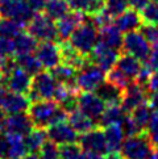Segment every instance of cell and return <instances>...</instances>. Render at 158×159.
I'll return each instance as SVG.
<instances>
[{
    "instance_id": "cell-26",
    "label": "cell",
    "mask_w": 158,
    "mask_h": 159,
    "mask_svg": "<svg viewBox=\"0 0 158 159\" xmlns=\"http://www.w3.org/2000/svg\"><path fill=\"white\" fill-rule=\"evenodd\" d=\"M115 66L123 74H125L129 79H132V80H136L141 67H142L140 59L134 58V57L129 55V54H125V53L118 57V59H117Z\"/></svg>"
},
{
    "instance_id": "cell-12",
    "label": "cell",
    "mask_w": 158,
    "mask_h": 159,
    "mask_svg": "<svg viewBox=\"0 0 158 159\" xmlns=\"http://www.w3.org/2000/svg\"><path fill=\"white\" fill-rule=\"evenodd\" d=\"M148 93L149 91L145 86H141L137 82H133L128 88L123 91V99L120 103L123 111L127 115H129L134 108L148 101Z\"/></svg>"
},
{
    "instance_id": "cell-1",
    "label": "cell",
    "mask_w": 158,
    "mask_h": 159,
    "mask_svg": "<svg viewBox=\"0 0 158 159\" xmlns=\"http://www.w3.org/2000/svg\"><path fill=\"white\" fill-rule=\"evenodd\" d=\"M32 124L35 128L46 129L52 124L67 121V112L53 100L33 101L28 109Z\"/></svg>"
},
{
    "instance_id": "cell-48",
    "label": "cell",
    "mask_w": 158,
    "mask_h": 159,
    "mask_svg": "<svg viewBox=\"0 0 158 159\" xmlns=\"http://www.w3.org/2000/svg\"><path fill=\"white\" fill-rule=\"evenodd\" d=\"M148 91L149 92H158V70L153 71L150 76V80L148 83Z\"/></svg>"
},
{
    "instance_id": "cell-47",
    "label": "cell",
    "mask_w": 158,
    "mask_h": 159,
    "mask_svg": "<svg viewBox=\"0 0 158 159\" xmlns=\"http://www.w3.org/2000/svg\"><path fill=\"white\" fill-rule=\"evenodd\" d=\"M25 2L36 13H38V12H41V11H44L45 4H46L48 0H25Z\"/></svg>"
},
{
    "instance_id": "cell-40",
    "label": "cell",
    "mask_w": 158,
    "mask_h": 159,
    "mask_svg": "<svg viewBox=\"0 0 158 159\" xmlns=\"http://www.w3.org/2000/svg\"><path fill=\"white\" fill-rule=\"evenodd\" d=\"M129 3L128 0H105V9L112 17H116L128 9Z\"/></svg>"
},
{
    "instance_id": "cell-7",
    "label": "cell",
    "mask_w": 158,
    "mask_h": 159,
    "mask_svg": "<svg viewBox=\"0 0 158 159\" xmlns=\"http://www.w3.org/2000/svg\"><path fill=\"white\" fill-rule=\"evenodd\" d=\"M121 52L145 62L151 52V45L148 42V39L142 36V33L140 30H133L125 33V36L123 38Z\"/></svg>"
},
{
    "instance_id": "cell-10",
    "label": "cell",
    "mask_w": 158,
    "mask_h": 159,
    "mask_svg": "<svg viewBox=\"0 0 158 159\" xmlns=\"http://www.w3.org/2000/svg\"><path fill=\"white\" fill-rule=\"evenodd\" d=\"M32 76L24 71L16 65L9 72H7L4 75L3 82L5 83V88L9 92H16V93H24L28 95L32 87Z\"/></svg>"
},
{
    "instance_id": "cell-41",
    "label": "cell",
    "mask_w": 158,
    "mask_h": 159,
    "mask_svg": "<svg viewBox=\"0 0 158 159\" xmlns=\"http://www.w3.org/2000/svg\"><path fill=\"white\" fill-rule=\"evenodd\" d=\"M140 32L142 36L148 39V42L151 45V48L158 46V25H146L142 24L140 28Z\"/></svg>"
},
{
    "instance_id": "cell-31",
    "label": "cell",
    "mask_w": 158,
    "mask_h": 159,
    "mask_svg": "<svg viewBox=\"0 0 158 159\" xmlns=\"http://www.w3.org/2000/svg\"><path fill=\"white\" fill-rule=\"evenodd\" d=\"M15 62L19 67H21L24 71H26L30 76L37 75L38 72L42 71V66L40 63V61L37 59L36 55H33L32 53L29 54H21V55H15Z\"/></svg>"
},
{
    "instance_id": "cell-52",
    "label": "cell",
    "mask_w": 158,
    "mask_h": 159,
    "mask_svg": "<svg viewBox=\"0 0 158 159\" xmlns=\"http://www.w3.org/2000/svg\"><path fill=\"white\" fill-rule=\"evenodd\" d=\"M22 159H41V158H40V155L37 154V152H28Z\"/></svg>"
},
{
    "instance_id": "cell-55",
    "label": "cell",
    "mask_w": 158,
    "mask_h": 159,
    "mask_svg": "<svg viewBox=\"0 0 158 159\" xmlns=\"http://www.w3.org/2000/svg\"><path fill=\"white\" fill-rule=\"evenodd\" d=\"M151 2H154V3H158V0H151Z\"/></svg>"
},
{
    "instance_id": "cell-11",
    "label": "cell",
    "mask_w": 158,
    "mask_h": 159,
    "mask_svg": "<svg viewBox=\"0 0 158 159\" xmlns=\"http://www.w3.org/2000/svg\"><path fill=\"white\" fill-rule=\"evenodd\" d=\"M35 53L42 69L52 70L54 67H57L59 63H62L59 42H40Z\"/></svg>"
},
{
    "instance_id": "cell-23",
    "label": "cell",
    "mask_w": 158,
    "mask_h": 159,
    "mask_svg": "<svg viewBox=\"0 0 158 159\" xmlns=\"http://www.w3.org/2000/svg\"><path fill=\"white\" fill-rule=\"evenodd\" d=\"M67 122L71 125V128L74 129L78 134L87 133L91 129L96 128V122L91 120L88 116H86L83 112H81L78 108L67 113Z\"/></svg>"
},
{
    "instance_id": "cell-22",
    "label": "cell",
    "mask_w": 158,
    "mask_h": 159,
    "mask_svg": "<svg viewBox=\"0 0 158 159\" xmlns=\"http://www.w3.org/2000/svg\"><path fill=\"white\" fill-rule=\"evenodd\" d=\"M70 9L82 15L94 16L105 8V0H66Z\"/></svg>"
},
{
    "instance_id": "cell-54",
    "label": "cell",
    "mask_w": 158,
    "mask_h": 159,
    "mask_svg": "<svg viewBox=\"0 0 158 159\" xmlns=\"http://www.w3.org/2000/svg\"><path fill=\"white\" fill-rule=\"evenodd\" d=\"M3 79H4V74L2 72V70H0V83L3 82Z\"/></svg>"
},
{
    "instance_id": "cell-28",
    "label": "cell",
    "mask_w": 158,
    "mask_h": 159,
    "mask_svg": "<svg viewBox=\"0 0 158 159\" xmlns=\"http://www.w3.org/2000/svg\"><path fill=\"white\" fill-rule=\"evenodd\" d=\"M125 116H127V113L123 111L120 104H111L105 107V109L98 124L103 128L108 126V125H114V124H121V121L124 120Z\"/></svg>"
},
{
    "instance_id": "cell-13",
    "label": "cell",
    "mask_w": 158,
    "mask_h": 159,
    "mask_svg": "<svg viewBox=\"0 0 158 159\" xmlns=\"http://www.w3.org/2000/svg\"><path fill=\"white\" fill-rule=\"evenodd\" d=\"M120 57V52L111 48H107L101 43H96V46L94 48V50L88 54V61L91 63L96 65L100 67L105 74L108 72L111 69H114L116 62Z\"/></svg>"
},
{
    "instance_id": "cell-16",
    "label": "cell",
    "mask_w": 158,
    "mask_h": 159,
    "mask_svg": "<svg viewBox=\"0 0 158 159\" xmlns=\"http://www.w3.org/2000/svg\"><path fill=\"white\" fill-rule=\"evenodd\" d=\"M33 128L35 126H33L30 117L26 112L16 113V115H7L3 125V130L5 133L19 134L22 137H25Z\"/></svg>"
},
{
    "instance_id": "cell-45",
    "label": "cell",
    "mask_w": 158,
    "mask_h": 159,
    "mask_svg": "<svg viewBox=\"0 0 158 159\" xmlns=\"http://www.w3.org/2000/svg\"><path fill=\"white\" fill-rule=\"evenodd\" d=\"M145 65L148 66L151 71L158 70V46H154L153 49H151L148 59L145 61Z\"/></svg>"
},
{
    "instance_id": "cell-38",
    "label": "cell",
    "mask_w": 158,
    "mask_h": 159,
    "mask_svg": "<svg viewBox=\"0 0 158 159\" xmlns=\"http://www.w3.org/2000/svg\"><path fill=\"white\" fill-rule=\"evenodd\" d=\"M138 12L141 16V20H142V24L158 25V3L149 2Z\"/></svg>"
},
{
    "instance_id": "cell-53",
    "label": "cell",
    "mask_w": 158,
    "mask_h": 159,
    "mask_svg": "<svg viewBox=\"0 0 158 159\" xmlns=\"http://www.w3.org/2000/svg\"><path fill=\"white\" fill-rule=\"evenodd\" d=\"M148 159H158V149H157V147L153 150V152H151V154L149 155Z\"/></svg>"
},
{
    "instance_id": "cell-49",
    "label": "cell",
    "mask_w": 158,
    "mask_h": 159,
    "mask_svg": "<svg viewBox=\"0 0 158 159\" xmlns=\"http://www.w3.org/2000/svg\"><path fill=\"white\" fill-rule=\"evenodd\" d=\"M148 105L153 112H158V92H151V95L148 96Z\"/></svg>"
},
{
    "instance_id": "cell-42",
    "label": "cell",
    "mask_w": 158,
    "mask_h": 159,
    "mask_svg": "<svg viewBox=\"0 0 158 159\" xmlns=\"http://www.w3.org/2000/svg\"><path fill=\"white\" fill-rule=\"evenodd\" d=\"M146 133H148L150 141L153 142V145L158 147V112H153L150 117V121L146 128Z\"/></svg>"
},
{
    "instance_id": "cell-56",
    "label": "cell",
    "mask_w": 158,
    "mask_h": 159,
    "mask_svg": "<svg viewBox=\"0 0 158 159\" xmlns=\"http://www.w3.org/2000/svg\"><path fill=\"white\" fill-rule=\"evenodd\" d=\"M7 159H9V158H7Z\"/></svg>"
},
{
    "instance_id": "cell-33",
    "label": "cell",
    "mask_w": 158,
    "mask_h": 159,
    "mask_svg": "<svg viewBox=\"0 0 158 159\" xmlns=\"http://www.w3.org/2000/svg\"><path fill=\"white\" fill-rule=\"evenodd\" d=\"M70 12V7L66 0H48L44 8V13L54 21H58Z\"/></svg>"
},
{
    "instance_id": "cell-35",
    "label": "cell",
    "mask_w": 158,
    "mask_h": 159,
    "mask_svg": "<svg viewBox=\"0 0 158 159\" xmlns=\"http://www.w3.org/2000/svg\"><path fill=\"white\" fill-rule=\"evenodd\" d=\"M24 28H25V25L20 24V22L16 20L0 17V37L13 39L19 33L24 30Z\"/></svg>"
},
{
    "instance_id": "cell-15",
    "label": "cell",
    "mask_w": 158,
    "mask_h": 159,
    "mask_svg": "<svg viewBox=\"0 0 158 159\" xmlns=\"http://www.w3.org/2000/svg\"><path fill=\"white\" fill-rule=\"evenodd\" d=\"M46 134L49 141L57 143L58 146L67 145V143H74L79 139L78 133L71 128V125L66 121H59L52 124L50 126L46 128Z\"/></svg>"
},
{
    "instance_id": "cell-4",
    "label": "cell",
    "mask_w": 158,
    "mask_h": 159,
    "mask_svg": "<svg viewBox=\"0 0 158 159\" xmlns=\"http://www.w3.org/2000/svg\"><path fill=\"white\" fill-rule=\"evenodd\" d=\"M28 33L40 42H59L57 24L45 13H37L28 22Z\"/></svg>"
},
{
    "instance_id": "cell-51",
    "label": "cell",
    "mask_w": 158,
    "mask_h": 159,
    "mask_svg": "<svg viewBox=\"0 0 158 159\" xmlns=\"http://www.w3.org/2000/svg\"><path fill=\"white\" fill-rule=\"evenodd\" d=\"M7 93H8V89L0 84V109H2V107H3L4 99H5V96H7Z\"/></svg>"
},
{
    "instance_id": "cell-6",
    "label": "cell",
    "mask_w": 158,
    "mask_h": 159,
    "mask_svg": "<svg viewBox=\"0 0 158 159\" xmlns=\"http://www.w3.org/2000/svg\"><path fill=\"white\" fill-rule=\"evenodd\" d=\"M104 80H105V72L96 65L88 62L81 70H78L75 78V86L79 91L95 92V89Z\"/></svg>"
},
{
    "instance_id": "cell-3",
    "label": "cell",
    "mask_w": 158,
    "mask_h": 159,
    "mask_svg": "<svg viewBox=\"0 0 158 159\" xmlns=\"http://www.w3.org/2000/svg\"><path fill=\"white\" fill-rule=\"evenodd\" d=\"M154 149L156 146L145 130L124 139L120 147V154L123 159H148Z\"/></svg>"
},
{
    "instance_id": "cell-32",
    "label": "cell",
    "mask_w": 158,
    "mask_h": 159,
    "mask_svg": "<svg viewBox=\"0 0 158 159\" xmlns=\"http://www.w3.org/2000/svg\"><path fill=\"white\" fill-rule=\"evenodd\" d=\"M7 135H8V158L22 159L28 154L24 137L19 134H11V133H7Z\"/></svg>"
},
{
    "instance_id": "cell-29",
    "label": "cell",
    "mask_w": 158,
    "mask_h": 159,
    "mask_svg": "<svg viewBox=\"0 0 158 159\" xmlns=\"http://www.w3.org/2000/svg\"><path fill=\"white\" fill-rule=\"evenodd\" d=\"M24 141L28 152H37L40 151L45 142L48 141L46 130L41 128H33L24 137Z\"/></svg>"
},
{
    "instance_id": "cell-21",
    "label": "cell",
    "mask_w": 158,
    "mask_h": 159,
    "mask_svg": "<svg viewBox=\"0 0 158 159\" xmlns=\"http://www.w3.org/2000/svg\"><path fill=\"white\" fill-rule=\"evenodd\" d=\"M61 48V57H62V63H66L71 67H74L75 70H81L83 66L88 63V57L83 55L74 49L67 41H61L59 42Z\"/></svg>"
},
{
    "instance_id": "cell-19",
    "label": "cell",
    "mask_w": 158,
    "mask_h": 159,
    "mask_svg": "<svg viewBox=\"0 0 158 159\" xmlns=\"http://www.w3.org/2000/svg\"><path fill=\"white\" fill-rule=\"evenodd\" d=\"M84 15L79 13V12H69L66 16H63L62 19H59L55 24H57V30H58V37H59V42L61 41H67L70 38L79 24L83 21Z\"/></svg>"
},
{
    "instance_id": "cell-44",
    "label": "cell",
    "mask_w": 158,
    "mask_h": 159,
    "mask_svg": "<svg viewBox=\"0 0 158 159\" xmlns=\"http://www.w3.org/2000/svg\"><path fill=\"white\" fill-rule=\"evenodd\" d=\"M13 41L5 37H0V57H13Z\"/></svg>"
},
{
    "instance_id": "cell-18",
    "label": "cell",
    "mask_w": 158,
    "mask_h": 159,
    "mask_svg": "<svg viewBox=\"0 0 158 159\" xmlns=\"http://www.w3.org/2000/svg\"><path fill=\"white\" fill-rule=\"evenodd\" d=\"M115 25L121 33H129L133 30H138L142 25V20H141L138 11L128 8L115 17Z\"/></svg>"
},
{
    "instance_id": "cell-8",
    "label": "cell",
    "mask_w": 158,
    "mask_h": 159,
    "mask_svg": "<svg viewBox=\"0 0 158 159\" xmlns=\"http://www.w3.org/2000/svg\"><path fill=\"white\" fill-rule=\"evenodd\" d=\"M35 15L25 0H0V17L16 20L26 26Z\"/></svg>"
},
{
    "instance_id": "cell-36",
    "label": "cell",
    "mask_w": 158,
    "mask_h": 159,
    "mask_svg": "<svg viewBox=\"0 0 158 159\" xmlns=\"http://www.w3.org/2000/svg\"><path fill=\"white\" fill-rule=\"evenodd\" d=\"M105 79L108 82H111L112 84H115L116 87H118L120 89H125V88H128L131 84L134 82V80H132V79H129L125 74H123L120 70L117 69V67L115 66L114 69H111L108 72L105 74Z\"/></svg>"
},
{
    "instance_id": "cell-20",
    "label": "cell",
    "mask_w": 158,
    "mask_h": 159,
    "mask_svg": "<svg viewBox=\"0 0 158 159\" xmlns=\"http://www.w3.org/2000/svg\"><path fill=\"white\" fill-rule=\"evenodd\" d=\"M123 38H124L123 33L117 29L115 24H107L104 26L99 28L98 42L107 48H111L120 52L123 46Z\"/></svg>"
},
{
    "instance_id": "cell-50",
    "label": "cell",
    "mask_w": 158,
    "mask_h": 159,
    "mask_svg": "<svg viewBox=\"0 0 158 159\" xmlns=\"http://www.w3.org/2000/svg\"><path fill=\"white\" fill-rule=\"evenodd\" d=\"M128 3L131 5V8L136 9V11H141L149 3V0H128Z\"/></svg>"
},
{
    "instance_id": "cell-2",
    "label": "cell",
    "mask_w": 158,
    "mask_h": 159,
    "mask_svg": "<svg viewBox=\"0 0 158 159\" xmlns=\"http://www.w3.org/2000/svg\"><path fill=\"white\" fill-rule=\"evenodd\" d=\"M98 37H99V28L92 22L90 16L84 15L83 21L72 32V34L70 36L67 42L74 49H77L81 54L88 57V54L96 46Z\"/></svg>"
},
{
    "instance_id": "cell-9",
    "label": "cell",
    "mask_w": 158,
    "mask_h": 159,
    "mask_svg": "<svg viewBox=\"0 0 158 159\" xmlns=\"http://www.w3.org/2000/svg\"><path fill=\"white\" fill-rule=\"evenodd\" d=\"M77 107L79 111L88 116L91 120L99 122L107 104L95 92L79 91L77 96Z\"/></svg>"
},
{
    "instance_id": "cell-24",
    "label": "cell",
    "mask_w": 158,
    "mask_h": 159,
    "mask_svg": "<svg viewBox=\"0 0 158 159\" xmlns=\"http://www.w3.org/2000/svg\"><path fill=\"white\" fill-rule=\"evenodd\" d=\"M103 132H104L108 152L120 151V147L124 142V137H125V134L123 132V128H121V124H114V125L104 126Z\"/></svg>"
},
{
    "instance_id": "cell-30",
    "label": "cell",
    "mask_w": 158,
    "mask_h": 159,
    "mask_svg": "<svg viewBox=\"0 0 158 159\" xmlns=\"http://www.w3.org/2000/svg\"><path fill=\"white\" fill-rule=\"evenodd\" d=\"M77 72L74 67H71L66 63H59L57 67L50 70V74L55 78V80L62 84H67V86H75V78H77Z\"/></svg>"
},
{
    "instance_id": "cell-25",
    "label": "cell",
    "mask_w": 158,
    "mask_h": 159,
    "mask_svg": "<svg viewBox=\"0 0 158 159\" xmlns=\"http://www.w3.org/2000/svg\"><path fill=\"white\" fill-rule=\"evenodd\" d=\"M95 93H96L107 105L120 104L121 99H123V89L116 87L115 84H112L111 82L107 80V79L95 89Z\"/></svg>"
},
{
    "instance_id": "cell-5",
    "label": "cell",
    "mask_w": 158,
    "mask_h": 159,
    "mask_svg": "<svg viewBox=\"0 0 158 159\" xmlns=\"http://www.w3.org/2000/svg\"><path fill=\"white\" fill-rule=\"evenodd\" d=\"M58 82L55 78L48 71H41L32 79V87L28 93V98L32 101L38 100H52Z\"/></svg>"
},
{
    "instance_id": "cell-43",
    "label": "cell",
    "mask_w": 158,
    "mask_h": 159,
    "mask_svg": "<svg viewBox=\"0 0 158 159\" xmlns=\"http://www.w3.org/2000/svg\"><path fill=\"white\" fill-rule=\"evenodd\" d=\"M121 128H123V132H124V134H125L127 137L136 135V134L142 132V130H141L137 126V125H136V122L132 120V117L129 116V115H127L125 117H124V120L121 121Z\"/></svg>"
},
{
    "instance_id": "cell-34",
    "label": "cell",
    "mask_w": 158,
    "mask_h": 159,
    "mask_svg": "<svg viewBox=\"0 0 158 159\" xmlns=\"http://www.w3.org/2000/svg\"><path fill=\"white\" fill-rule=\"evenodd\" d=\"M151 113H153V111L150 109L148 103H144V104L138 105L137 108H134V109L129 113V116L132 117V120L136 122L137 126L142 130V132H145L146 128H148V124L150 121Z\"/></svg>"
},
{
    "instance_id": "cell-17",
    "label": "cell",
    "mask_w": 158,
    "mask_h": 159,
    "mask_svg": "<svg viewBox=\"0 0 158 159\" xmlns=\"http://www.w3.org/2000/svg\"><path fill=\"white\" fill-rule=\"evenodd\" d=\"M32 101L28 98V95L8 92L4 99L2 111L5 115H16V113H25L29 109Z\"/></svg>"
},
{
    "instance_id": "cell-37",
    "label": "cell",
    "mask_w": 158,
    "mask_h": 159,
    "mask_svg": "<svg viewBox=\"0 0 158 159\" xmlns=\"http://www.w3.org/2000/svg\"><path fill=\"white\" fill-rule=\"evenodd\" d=\"M86 151L77 142L59 146V158L61 159H84Z\"/></svg>"
},
{
    "instance_id": "cell-46",
    "label": "cell",
    "mask_w": 158,
    "mask_h": 159,
    "mask_svg": "<svg viewBox=\"0 0 158 159\" xmlns=\"http://www.w3.org/2000/svg\"><path fill=\"white\" fill-rule=\"evenodd\" d=\"M8 158V135L3 129H0V159Z\"/></svg>"
},
{
    "instance_id": "cell-27",
    "label": "cell",
    "mask_w": 158,
    "mask_h": 159,
    "mask_svg": "<svg viewBox=\"0 0 158 159\" xmlns=\"http://www.w3.org/2000/svg\"><path fill=\"white\" fill-rule=\"evenodd\" d=\"M13 49H15V55H21V54H29L35 53V50L38 45V41L33 37L32 34L26 32H21L16 36L13 39Z\"/></svg>"
},
{
    "instance_id": "cell-39",
    "label": "cell",
    "mask_w": 158,
    "mask_h": 159,
    "mask_svg": "<svg viewBox=\"0 0 158 159\" xmlns=\"http://www.w3.org/2000/svg\"><path fill=\"white\" fill-rule=\"evenodd\" d=\"M40 158L41 159H61L59 158V147L52 141H46L40 149Z\"/></svg>"
},
{
    "instance_id": "cell-14",
    "label": "cell",
    "mask_w": 158,
    "mask_h": 159,
    "mask_svg": "<svg viewBox=\"0 0 158 159\" xmlns=\"http://www.w3.org/2000/svg\"><path fill=\"white\" fill-rule=\"evenodd\" d=\"M78 141L84 151L94 152V154H99V155H105L108 152L104 132L103 129H100L98 126L91 129L87 133H83Z\"/></svg>"
}]
</instances>
